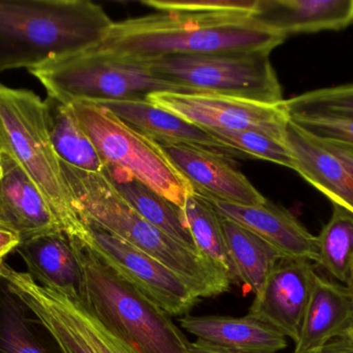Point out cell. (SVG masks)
<instances>
[{
	"label": "cell",
	"mask_w": 353,
	"mask_h": 353,
	"mask_svg": "<svg viewBox=\"0 0 353 353\" xmlns=\"http://www.w3.org/2000/svg\"><path fill=\"white\" fill-rule=\"evenodd\" d=\"M286 37L252 12H157L114 22L95 49L132 60L168 55L272 52Z\"/></svg>",
	"instance_id": "obj_1"
},
{
	"label": "cell",
	"mask_w": 353,
	"mask_h": 353,
	"mask_svg": "<svg viewBox=\"0 0 353 353\" xmlns=\"http://www.w3.org/2000/svg\"><path fill=\"white\" fill-rule=\"evenodd\" d=\"M113 23L89 0H0V72L32 70L93 49Z\"/></svg>",
	"instance_id": "obj_2"
},
{
	"label": "cell",
	"mask_w": 353,
	"mask_h": 353,
	"mask_svg": "<svg viewBox=\"0 0 353 353\" xmlns=\"http://www.w3.org/2000/svg\"><path fill=\"white\" fill-rule=\"evenodd\" d=\"M61 164L81 219L125 240L169 267L184 279L199 298H214L230 290L228 276L203 255L139 215L101 173H91Z\"/></svg>",
	"instance_id": "obj_3"
},
{
	"label": "cell",
	"mask_w": 353,
	"mask_h": 353,
	"mask_svg": "<svg viewBox=\"0 0 353 353\" xmlns=\"http://www.w3.org/2000/svg\"><path fill=\"white\" fill-rule=\"evenodd\" d=\"M82 273L80 300L115 337L137 353H190L171 315L105 265L70 240Z\"/></svg>",
	"instance_id": "obj_4"
},
{
	"label": "cell",
	"mask_w": 353,
	"mask_h": 353,
	"mask_svg": "<svg viewBox=\"0 0 353 353\" xmlns=\"http://www.w3.org/2000/svg\"><path fill=\"white\" fill-rule=\"evenodd\" d=\"M0 153L14 159L41 191L70 240L83 242L86 224L54 151L46 122L45 104L34 93L0 83Z\"/></svg>",
	"instance_id": "obj_5"
},
{
	"label": "cell",
	"mask_w": 353,
	"mask_h": 353,
	"mask_svg": "<svg viewBox=\"0 0 353 353\" xmlns=\"http://www.w3.org/2000/svg\"><path fill=\"white\" fill-rule=\"evenodd\" d=\"M63 103L143 101L151 93H199L167 82L138 60L89 49L29 70Z\"/></svg>",
	"instance_id": "obj_6"
},
{
	"label": "cell",
	"mask_w": 353,
	"mask_h": 353,
	"mask_svg": "<svg viewBox=\"0 0 353 353\" xmlns=\"http://www.w3.org/2000/svg\"><path fill=\"white\" fill-rule=\"evenodd\" d=\"M271 52L168 55L138 60L159 78L199 93L268 105L284 102Z\"/></svg>",
	"instance_id": "obj_7"
},
{
	"label": "cell",
	"mask_w": 353,
	"mask_h": 353,
	"mask_svg": "<svg viewBox=\"0 0 353 353\" xmlns=\"http://www.w3.org/2000/svg\"><path fill=\"white\" fill-rule=\"evenodd\" d=\"M70 105L105 167L128 172L183 209L192 189L155 141L97 104Z\"/></svg>",
	"instance_id": "obj_8"
},
{
	"label": "cell",
	"mask_w": 353,
	"mask_h": 353,
	"mask_svg": "<svg viewBox=\"0 0 353 353\" xmlns=\"http://www.w3.org/2000/svg\"><path fill=\"white\" fill-rule=\"evenodd\" d=\"M83 222L88 232L79 242L171 316H185L197 304L194 290L175 271L111 232Z\"/></svg>",
	"instance_id": "obj_9"
},
{
	"label": "cell",
	"mask_w": 353,
	"mask_h": 353,
	"mask_svg": "<svg viewBox=\"0 0 353 353\" xmlns=\"http://www.w3.org/2000/svg\"><path fill=\"white\" fill-rule=\"evenodd\" d=\"M147 99L203 128L256 131L285 142L290 116L284 102L268 105L212 93L169 91L151 93Z\"/></svg>",
	"instance_id": "obj_10"
},
{
	"label": "cell",
	"mask_w": 353,
	"mask_h": 353,
	"mask_svg": "<svg viewBox=\"0 0 353 353\" xmlns=\"http://www.w3.org/2000/svg\"><path fill=\"white\" fill-rule=\"evenodd\" d=\"M316 275L310 260L279 259L255 294L248 314L296 343Z\"/></svg>",
	"instance_id": "obj_11"
},
{
	"label": "cell",
	"mask_w": 353,
	"mask_h": 353,
	"mask_svg": "<svg viewBox=\"0 0 353 353\" xmlns=\"http://www.w3.org/2000/svg\"><path fill=\"white\" fill-rule=\"evenodd\" d=\"M155 142L199 196L241 205H261L267 200L228 158L195 145Z\"/></svg>",
	"instance_id": "obj_12"
},
{
	"label": "cell",
	"mask_w": 353,
	"mask_h": 353,
	"mask_svg": "<svg viewBox=\"0 0 353 353\" xmlns=\"http://www.w3.org/2000/svg\"><path fill=\"white\" fill-rule=\"evenodd\" d=\"M0 280L16 294L49 334L60 353H97L72 311L70 296L43 287L27 271L0 263Z\"/></svg>",
	"instance_id": "obj_13"
},
{
	"label": "cell",
	"mask_w": 353,
	"mask_h": 353,
	"mask_svg": "<svg viewBox=\"0 0 353 353\" xmlns=\"http://www.w3.org/2000/svg\"><path fill=\"white\" fill-rule=\"evenodd\" d=\"M207 199V198H205ZM216 213L246 228L271 245L282 256L319 261L316 236L283 207L265 200L261 205H241L207 199Z\"/></svg>",
	"instance_id": "obj_14"
},
{
	"label": "cell",
	"mask_w": 353,
	"mask_h": 353,
	"mask_svg": "<svg viewBox=\"0 0 353 353\" xmlns=\"http://www.w3.org/2000/svg\"><path fill=\"white\" fill-rule=\"evenodd\" d=\"M0 224L16 231L22 240L63 232L45 195L4 153H0Z\"/></svg>",
	"instance_id": "obj_15"
},
{
	"label": "cell",
	"mask_w": 353,
	"mask_h": 353,
	"mask_svg": "<svg viewBox=\"0 0 353 353\" xmlns=\"http://www.w3.org/2000/svg\"><path fill=\"white\" fill-rule=\"evenodd\" d=\"M285 142L294 157V171L353 215V160L307 136L290 120Z\"/></svg>",
	"instance_id": "obj_16"
},
{
	"label": "cell",
	"mask_w": 353,
	"mask_h": 353,
	"mask_svg": "<svg viewBox=\"0 0 353 353\" xmlns=\"http://www.w3.org/2000/svg\"><path fill=\"white\" fill-rule=\"evenodd\" d=\"M252 17L284 37L341 30L353 23V0H256Z\"/></svg>",
	"instance_id": "obj_17"
},
{
	"label": "cell",
	"mask_w": 353,
	"mask_h": 353,
	"mask_svg": "<svg viewBox=\"0 0 353 353\" xmlns=\"http://www.w3.org/2000/svg\"><path fill=\"white\" fill-rule=\"evenodd\" d=\"M97 105L113 112L120 120L152 140L195 145L228 159L245 157L239 151L221 144L205 128L154 105L148 99L103 102Z\"/></svg>",
	"instance_id": "obj_18"
},
{
	"label": "cell",
	"mask_w": 353,
	"mask_h": 353,
	"mask_svg": "<svg viewBox=\"0 0 353 353\" xmlns=\"http://www.w3.org/2000/svg\"><path fill=\"white\" fill-rule=\"evenodd\" d=\"M179 323L196 340L230 352L277 353L288 347L283 334L249 314L244 317L185 315Z\"/></svg>",
	"instance_id": "obj_19"
},
{
	"label": "cell",
	"mask_w": 353,
	"mask_h": 353,
	"mask_svg": "<svg viewBox=\"0 0 353 353\" xmlns=\"http://www.w3.org/2000/svg\"><path fill=\"white\" fill-rule=\"evenodd\" d=\"M353 323V303L346 286L316 275L294 353L321 352L346 335Z\"/></svg>",
	"instance_id": "obj_20"
},
{
	"label": "cell",
	"mask_w": 353,
	"mask_h": 353,
	"mask_svg": "<svg viewBox=\"0 0 353 353\" xmlns=\"http://www.w3.org/2000/svg\"><path fill=\"white\" fill-rule=\"evenodd\" d=\"M16 252L24 261L27 273L39 285L80 298L82 273L74 247L64 232L22 240Z\"/></svg>",
	"instance_id": "obj_21"
},
{
	"label": "cell",
	"mask_w": 353,
	"mask_h": 353,
	"mask_svg": "<svg viewBox=\"0 0 353 353\" xmlns=\"http://www.w3.org/2000/svg\"><path fill=\"white\" fill-rule=\"evenodd\" d=\"M103 173L139 215L183 246L199 254L187 227L183 209L123 170L105 167Z\"/></svg>",
	"instance_id": "obj_22"
},
{
	"label": "cell",
	"mask_w": 353,
	"mask_h": 353,
	"mask_svg": "<svg viewBox=\"0 0 353 353\" xmlns=\"http://www.w3.org/2000/svg\"><path fill=\"white\" fill-rule=\"evenodd\" d=\"M43 104L50 140L60 162L82 171L101 173L105 166L72 106L51 95Z\"/></svg>",
	"instance_id": "obj_23"
},
{
	"label": "cell",
	"mask_w": 353,
	"mask_h": 353,
	"mask_svg": "<svg viewBox=\"0 0 353 353\" xmlns=\"http://www.w3.org/2000/svg\"><path fill=\"white\" fill-rule=\"evenodd\" d=\"M221 224L236 281L255 294L278 260L284 256L239 224L223 218Z\"/></svg>",
	"instance_id": "obj_24"
},
{
	"label": "cell",
	"mask_w": 353,
	"mask_h": 353,
	"mask_svg": "<svg viewBox=\"0 0 353 353\" xmlns=\"http://www.w3.org/2000/svg\"><path fill=\"white\" fill-rule=\"evenodd\" d=\"M183 213L199 254L221 269L228 276L230 283L238 284L228 254L221 217L216 213L207 199L195 193L187 196Z\"/></svg>",
	"instance_id": "obj_25"
},
{
	"label": "cell",
	"mask_w": 353,
	"mask_h": 353,
	"mask_svg": "<svg viewBox=\"0 0 353 353\" xmlns=\"http://www.w3.org/2000/svg\"><path fill=\"white\" fill-rule=\"evenodd\" d=\"M37 327L32 313L0 280V353H52Z\"/></svg>",
	"instance_id": "obj_26"
},
{
	"label": "cell",
	"mask_w": 353,
	"mask_h": 353,
	"mask_svg": "<svg viewBox=\"0 0 353 353\" xmlns=\"http://www.w3.org/2000/svg\"><path fill=\"white\" fill-rule=\"evenodd\" d=\"M334 205L331 219L316 236L319 265L346 285L353 263V215Z\"/></svg>",
	"instance_id": "obj_27"
},
{
	"label": "cell",
	"mask_w": 353,
	"mask_h": 353,
	"mask_svg": "<svg viewBox=\"0 0 353 353\" xmlns=\"http://www.w3.org/2000/svg\"><path fill=\"white\" fill-rule=\"evenodd\" d=\"M290 118L339 117L353 120V83L316 89L284 101Z\"/></svg>",
	"instance_id": "obj_28"
},
{
	"label": "cell",
	"mask_w": 353,
	"mask_h": 353,
	"mask_svg": "<svg viewBox=\"0 0 353 353\" xmlns=\"http://www.w3.org/2000/svg\"><path fill=\"white\" fill-rule=\"evenodd\" d=\"M221 144L239 151L245 157L273 162L284 167L296 169L294 157L288 144L256 131H230L205 128Z\"/></svg>",
	"instance_id": "obj_29"
},
{
	"label": "cell",
	"mask_w": 353,
	"mask_h": 353,
	"mask_svg": "<svg viewBox=\"0 0 353 353\" xmlns=\"http://www.w3.org/2000/svg\"><path fill=\"white\" fill-rule=\"evenodd\" d=\"M290 120L307 136L353 160L352 118L296 117Z\"/></svg>",
	"instance_id": "obj_30"
},
{
	"label": "cell",
	"mask_w": 353,
	"mask_h": 353,
	"mask_svg": "<svg viewBox=\"0 0 353 353\" xmlns=\"http://www.w3.org/2000/svg\"><path fill=\"white\" fill-rule=\"evenodd\" d=\"M70 296L72 311L91 346L97 353H137L123 341L108 331L81 302L80 298Z\"/></svg>",
	"instance_id": "obj_31"
},
{
	"label": "cell",
	"mask_w": 353,
	"mask_h": 353,
	"mask_svg": "<svg viewBox=\"0 0 353 353\" xmlns=\"http://www.w3.org/2000/svg\"><path fill=\"white\" fill-rule=\"evenodd\" d=\"M256 0H145L143 4L157 12H253Z\"/></svg>",
	"instance_id": "obj_32"
},
{
	"label": "cell",
	"mask_w": 353,
	"mask_h": 353,
	"mask_svg": "<svg viewBox=\"0 0 353 353\" xmlns=\"http://www.w3.org/2000/svg\"><path fill=\"white\" fill-rule=\"evenodd\" d=\"M21 242L22 238L16 231L0 224V263H4L10 253L16 251Z\"/></svg>",
	"instance_id": "obj_33"
},
{
	"label": "cell",
	"mask_w": 353,
	"mask_h": 353,
	"mask_svg": "<svg viewBox=\"0 0 353 353\" xmlns=\"http://www.w3.org/2000/svg\"><path fill=\"white\" fill-rule=\"evenodd\" d=\"M321 353H353V340L346 335L336 338Z\"/></svg>",
	"instance_id": "obj_34"
},
{
	"label": "cell",
	"mask_w": 353,
	"mask_h": 353,
	"mask_svg": "<svg viewBox=\"0 0 353 353\" xmlns=\"http://www.w3.org/2000/svg\"><path fill=\"white\" fill-rule=\"evenodd\" d=\"M189 352H190V353H238L224 350V348L218 347V346L211 345V344L199 341V340L189 343Z\"/></svg>",
	"instance_id": "obj_35"
},
{
	"label": "cell",
	"mask_w": 353,
	"mask_h": 353,
	"mask_svg": "<svg viewBox=\"0 0 353 353\" xmlns=\"http://www.w3.org/2000/svg\"><path fill=\"white\" fill-rule=\"evenodd\" d=\"M345 286L347 288L348 292H350V296L353 303V263L352 269H350V277H348V281Z\"/></svg>",
	"instance_id": "obj_36"
},
{
	"label": "cell",
	"mask_w": 353,
	"mask_h": 353,
	"mask_svg": "<svg viewBox=\"0 0 353 353\" xmlns=\"http://www.w3.org/2000/svg\"><path fill=\"white\" fill-rule=\"evenodd\" d=\"M346 336H348V337H350V339L353 340V323L352 327H350V329L348 330L347 333H346Z\"/></svg>",
	"instance_id": "obj_37"
},
{
	"label": "cell",
	"mask_w": 353,
	"mask_h": 353,
	"mask_svg": "<svg viewBox=\"0 0 353 353\" xmlns=\"http://www.w3.org/2000/svg\"><path fill=\"white\" fill-rule=\"evenodd\" d=\"M316 353H321V352H316Z\"/></svg>",
	"instance_id": "obj_38"
}]
</instances>
